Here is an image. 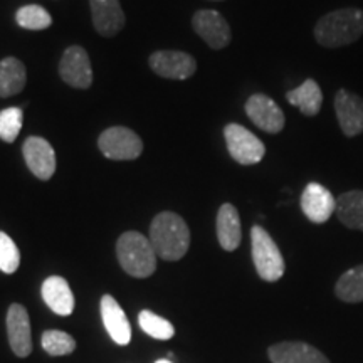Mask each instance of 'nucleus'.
<instances>
[{
  "label": "nucleus",
  "instance_id": "nucleus-1",
  "mask_svg": "<svg viewBox=\"0 0 363 363\" xmlns=\"http://www.w3.org/2000/svg\"><path fill=\"white\" fill-rule=\"evenodd\" d=\"M150 242L162 259H182L190 247L187 222L175 212H160L150 225Z\"/></svg>",
  "mask_w": 363,
  "mask_h": 363
},
{
  "label": "nucleus",
  "instance_id": "nucleus-2",
  "mask_svg": "<svg viewBox=\"0 0 363 363\" xmlns=\"http://www.w3.org/2000/svg\"><path fill=\"white\" fill-rule=\"evenodd\" d=\"M363 35V11L345 7L321 17L315 26V39L326 49L353 44Z\"/></svg>",
  "mask_w": 363,
  "mask_h": 363
},
{
  "label": "nucleus",
  "instance_id": "nucleus-3",
  "mask_svg": "<svg viewBox=\"0 0 363 363\" xmlns=\"http://www.w3.org/2000/svg\"><path fill=\"white\" fill-rule=\"evenodd\" d=\"M116 256L125 272L133 278H148L157 269V252L150 238L136 230L120 235L116 242Z\"/></svg>",
  "mask_w": 363,
  "mask_h": 363
},
{
  "label": "nucleus",
  "instance_id": "nucleus-4",
  "mask_svg": "<svg viewBox=\"0 0 363 363\" xmlns=\"http://www.w3.org/2000/svg\"><path fill=\"white\" fill-rule=\"evenodd\" d=\"M251 247L252 261L257 274L262 281L274 283L284 274V259L278 244L272 240L269 233L261 225H254L251 229Z\"/></svg>",
  "mask_w": 363,
  "mask_h": 363
},
{
  "label": "nucleus",
  "instance_id": "nucleus-5",
  "mask_svg": "<svg viewBox=\"0 0 363 363\" xmlns=\"http://www.w3.org/2000/svg\"><path fill=\"white\" fill-rule=\"evenodd\" d=\"M98 147L110 160H136L143 152V142L133 130L125 126H111L98 138Z\"/></svg>",
  "mask_w": 363,
  "mask_h": 363
},
{
  "label": "nucleus",
  "instance_id": "nucleus-6",
  "mask_svg": "<svg viewBox=\"0 0 363 363\" xmlns=\"http://www.w3.org/2000/svg\"><path fill=\"white\" fill-rule=\"evenodd\" d=\"M224 138L230 157L240 165H256L266 155L264 143L242 125H227L224 128Z\"/></svg>",
  "mask_w": 363,
  "mask_h": 363
},
{
  "label": "nucleus",
  "instance_id": "nucleus-7",
  "mask_svg": "<svg viewBox=\"0 0 363 363\" xmlns=\"http://www.w3.org/2000/svg\"><path fill=\"white\" fill-rule=\"evenodd\" d=\"M59 76L66 84L78 89H88L93 84V69L88 52L81 45H71L59 62Z\"/></svg>",
  "mask_w": 363,
  "mask_h": 363
},
{
  "label": "nucleus",
  "instance_id": "nucleus-8",
  "mask_svg": "<svg viewBox=\"0 0 363 363\" xmlns=\"http://www.w3.org/2000/svg\"><path fill=\"white\" fill-rule=\"evenodd\" d=\"M153 72L165 79L184 81L197 71V61L187 52L182 51H157L148 59Z\"/></svg>",
  "mask_w": 363,
  "mask_h": 363
},
{
  "label": "nucleus",
  "instance_id": "nucleus-9",
  "mask_svg": "<svg viewBox=\"0 0 363 363\" xmlns=\"http://www.w3.org/2000/svg\"><path fill=\"white\" fill-rule=\"evenodd\" d=\"M246 113L249 120L266 133L274 135L284 128L286 120L283 110L278 106V103H274V99L266 94H252L246 103Z\"/></svg>",
  "mask_w": 363,
  "mask_h": 363
},
{
  "label": "nucleus",
  "instance_id": "nucleus-10",
  "mask_svg": "<svg viewBox=\"0 0 363 363\" xmlns=\"http://www.w3.org/2000/svg\"><path fill=\"white\" fill-rule=\"evenodd\" d=\"M192 27L208 48L224 49L230 43V27L217 11H199L192 17Z\"/></svg>",
  "mask_w": 363,
  "mask_h": 363
},
{
  "label": "nucleus",
  "instance_id": "nucleus-11",
  "mask_svg": "<svg viewBox=\"0 0 363 363\" xmlns=\"http://www.w3.org/2000/svg\"><path fill=\"white\" fill-rule=\"evenodd\" d=\"M337 208V199L328 189L310 182L301 194V211L313 224H325Z\"/></svg>",
  "mask_w": 363,
  "mask_h": 363
},
{
  "label": "nucleus",
  "instance_id": "nucleus-12",
  "mask_svg": "<svg viewBox=\"0 0 363 363\" xmlns=\"http://www.w3.org/2000/svg\"><path fill=\"white\" fill-rule=\"evenodd\" d=\"M22 155L29 170L39 180L52 179L56 172V153L48 140L40 136H29L22 147Z\"/></svg>",
  "mask_w": 363,
  "mask_h": 363
},
{
  "label": "nucleus",
  "instance_id": "nucleus-13",
  "mask_svg": "<svg viewBox=\"0 0 363 363\" xmlns=\"http://www.w3.org/2000/svg\"><path fill=\"white\" fill-rule=\"evenodd\" d=\"M7 335L12 352L26 358L33 352V333H30L29 313L19 303H13L7 311Z\"/></svg>",
  "mask_w": 363,
  "mask_h": 363
},
{
  "label": "nucleus",
  "instance_id": "nucleus-14",
  "mask_svg": "<svg viewBox=\"0 0 363 363\" xmlns=\"http://www.w3.org/2000/svg\"><path fill=\"white\" fill-rule=\"evenodd\" d=\"M335 113L345 136L363 133V99L348 89H338L335 94Z\"/></svg>",
  "mask_w": 363,
  "mask_h": 363
},
{
  "label": "nucleus",
  "instance_id": "nucleus-15",
  "mask_svg": "<svg viewBox=\"0 0 363 363\" xmlns=\"http://www.w3.org/2000/svg\"><path fill=\"white\" fill-rule=\"evenodd\" d=\"M93 26L99 35L113 38L125 27V12L120 0H89Z\"/></svg>",
  "mask_w": 363,
  "mask_h": 363
},
{
  "label": "nucleus",
  "instance_id": "nucleus-16",
  "mask_svg": "<svg viewBox=\"0 0 363 363\" xmlns=\"http://www.w3.org/2000/svg\"><path fill=\"white\" fill-rule=\"evenodd\" d=\"M267 357L272 363H330L328 357L305 342H281L269 347Z\"/></svg>",
  "mask_w": 363,
  "mask_h": 363
},
{
  "label": "nucleus",
  "instance_id": "nucleus-17",
  "mask_svg": "<svg viewBox=\"0 0 363 363\" xmlns=\"http://www.w3.org/2000/svg\"><path fill=\"white\" fill-rule=\"evenodd\" d=\"M101 318L113 342L116 345H128L131 342V325L126 318L123 308L111 294H104L101 298Z\"/></svg>",
  "mask_w": 363,
  "mask_h": 363
},
{
  "label": "nucleus",
  "instance_id": "nucleus-18",
  "mask_svg": "<svg viewBox=\"0 0 363 363\" xmlns=\"http://www.w3.org/2000/svg\"><path fill=\"white\" fill-rule=\"evenodd\" d=\"M216 227L220 247L227 252L235 251L239 247L240 239H242V230H240L239 212L233 203H222L219 212H217Z\"/></svg>",
  "mask_w": 363,
  "mask_h": 363
},
{
  "label": "nucleus",
  "instance_id": "nucleus-19",
  "mask_svg": "<svg viewBox=\"0 0 363 363\" xmlns=\"http://www.w3.org/2000/svg\"><path fill=\"white\" fill-rule=\"evenodd\" d=\"M40 293H43L45 305L51 308L56 315L69 316L74 310V296H72L67 281L61 276H51V278L45 279Z\"/></svg>",
  "mask_w": 363,
  "mask_h": 363
},
{
  "label": "nucleus",
  "instance_id": "nucleus-20",
  "mask_svg": "<svg viewBox=\"0 0 363 363\" xmlns=\"http://www.w3.org/2000/svg\"><path fill=\"white\" fill-rule=\"evenodd\" d=\"M286 99L289 104L299 108V111L305 116H316L323 104V93L315 79H306L301 86L288 91Z\"/></svg>",
  "mask_w": 363,
  "mask_h": 363
},
{
  "label": "nucleus",
  "instance_id": "nucleus-21",
  "mask_svg": "<svg viewBox=\"0 0 363 363\" xmlns=\"http://www.w3.org/2000/svg\"><path fill=\"white\" fill-rule=\"evenodd\" d=\"M338 220L353 230H363V190H350L337 199Z\"/></svg>",
  "mask_w": 363,
  "mask_h": 363
},
{
  "label": "nucleus",
  "instance_id": "nucleus-22",
  "mask_svg": "<svg viewBox=\"0 0 363 363\" xmlns=\"http://www.w3.org/2000/svg\"><path fill=\"white\" fill-rule=\"evenodd\" d=\"M27 72L24 62L17 57H6L0 61V98H11L24 89Z\"/></svg>",
  "mask_w": 363,
  "mask_h": 363
},
{
  "label": "nucleus",
  "instance_id": "nucleus-23",
  "mask_svg": "<svg viewBox=\"0 0 363 363\" xmlns=\"http://www.w3.org/2000/svg\"><path fill=\"white\" fill-rule=\"evenodd\" d=\"M335 294L345 303L363 301V264L352 267L340 276L335 284Z\"/></svg>",
  "mask_w": 363,
  "mask_h": 363
},
{
  "label": "nucleus",
  "instance_id": "nucleus-24",
  "mask_svg": "<svg viewBox=\"0 0 363 363\" xmlns=\"http://www.w3.org/2000/svg\"><path fill=\"white\" fill-rule=\"evenodd\" d=\"M138 325H140V328H142L145 333L148 335V337L157 338V340H170V338H174V335H175L174 325H172L169 320L158 316L157 313H153L150 310L140 311Z\"/></svg>",
  "mask_w": 363,
  "mask_h": 363
},
{
  "label": "nucleus",
  "instance_id": "nucleus-25",
  "mask_svg": "<svg viewBox=\"0 0 363 363\" xmlns=\"http://www.w3.org/2000/svg\"><path fill=\"white\" fill-rule=\"evenodd\" d=\"M43 348L45 353H49L51 357H65L69 355L76 350V340L71 337L66 331L59 330H48L43 333L40 338Z\"/></svg>",
  "mask_w": 363,
  "mask_h": 363
},
{
  "label": "nucleus",
  "instance_id": "nucleus-26",
  "mask_svg": "<svg viewBox=\"0 0 363 363\" xmlns=\"http://www.w3.org/2000/svg\"><path fill=\"white\" fill-rule=\"evenodd\" d=\"M17 24L29 30H43L52 26L51 13L40 6H24L16 13Z\"/></svg>",
  "mask_w": 363,
  "mask_h": 363
},
{
  "label": "nucleus",
  "instance_id": "nucleus-27",
  "mask_svg": "<svg viewBox=\"0 0 363 363\" xmlns=\"http://www.w3.org/2000/svg\"><path fill=\"white\" fill-rule=\"evenodd\" d=\"M24 116H22V108H7L0 111V138L6 143H12L21 133Z\"/></svg>",
  "mask_w": 363,
  "mask_h": 363
},
{
  "label": "nucleus",
  "instance_id": "nucleus-28",
  "mask_svg": "<svg viewBox=\"0 0 363 363\" xmlns=\"http://www.w3.org/2000/svg\"><path fill=\"white\" fill-rule=\"evenodd\" d=\"M21 264V252L6 233H0V271L12 274Z\"/></svg>",
  "mask_w": 363,
  "mask_h": 363
},
{
  "label": "nucleus",
  "instance_id": "nucleus-29",
  "mask_svg": "<svg viewBox=\"0 0 363 363\" xmlns=\"http://www.w3.org/2000/svg\"><path fill=\"white\" fill-rule=\"evenodd\" d=\"M155 363H172V362H169V360H157Z\"/></svg>",
  "mask_w": 363,
  "mask_h": 363
}]
</instances>
